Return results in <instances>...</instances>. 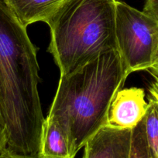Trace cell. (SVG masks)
<instances>
[{
  "label": "cell",
  "instance_id": "1",
  "mask_svg": "<svg viewBox=\"0 0 158 158\" xmlns=\"http://www.w3.org/2000/svg\"><path fill=\"white\" fill-rule=\"evenodd\" d=\"M37 48L6 0H0V109L7 130L6 149L40 157L44 123L38 84Z\"/></svg>",
  "mask_w": 158,
  "mask_h": 158
},
{
  "label": "cell",
  "instance_id": "2",
  "mask_svg": "<svg viewBox=\"0 0 158 158\" xmlns=\"http://www.w3.org/2000/svg\"><path fill=\"white\" fill-rule=\"evenodd\" d=\"M127 77L117 49L102 52L72 73L60 75L47 117L64 131L70 158L107 124L112 101Z\"/></svg>",
  "mask_w": 158,
  "mask_h": 158
},
{
  "label": "cell",
  "instance_id": "3",
  "mask_svg": "<svg viewBox=\"0 0 158 158\" xmlns=\"http://www.w3.org/2000/svg\"><path fill=\"white\" fill-rule=\"evenodd\" d=\"M117 0H69L46 21L48 51L60 75L72 73L101 53L117 49Z\"/></svg>",
  "mask_w": 158,
  "mask_h": 158
},
{
  "label": "cell",
  "instance_id": "4",
  "mask_svg": "<svg viewBox=\"0 0 158 158\" xmlns=\"http://www.w3.org/2000/svg\"><path fill=\"white\" fill-rule=\"evenodd\" d=\"M116 48L127 75L150 69L158 46V22L143 11L116 2Z\"/></svg>",
  "mask_w": 158,
  "mask_h": 158
},
{
  "label": "cell",
  "instance_id": "5",
  "mask_svg": "<svg viewBox=\"0 0 158 158\" xmlns=\"http://www.w3.org/2000/svg\"><path fill=\"white\" fill-rule=\"evenodd\" d=\"M148 108L142 88L119 89L110 105L107 124L133 130L144 118Z\"/></svg>",
  "mask_w": 158,
  "mask_h": 158
},
{
  "label": "cell",
  "instance_id": "6",
  "mask_svg": "<svg viewBox=\"0 0 158 158\" xmlns=\"http://www.w3.org/2000/svg\"><path fill=\"white\" fill-rule=\"evenodd\" d=\"M132 130L106 124L85 144L83 158H130Z\"/></svg>",
  "mask_w": 158,
  "mask_h": 158
},
{
  "label": "cell",
  "instance_id": "7",
  "mask_svg": "<svg viewBox=\"0 0 158 158\" xmlns=\"http://www.w3.org/2000/svg\"><path fill=\"white\" fill-rule=\"evenodd\" d=\"M69 0H6L20 23L27 28L37 22L46 23Z\"/></svg>",
  "mask_w": 158,
  "mask_h": 158
},
{
  "label": "cell",
  "instance_id": "8",
  "mask_svg": "<svg viewBox=\"0 0 158 158\" xmlns=\"http://www.w3.org/2000/svg\"><path fill=\"white\" fill-rule=\"evenodd\" d=\"M40 158H70L69 145L64 131L46 117L40 138Z\"/></svg>",
  "mask_w": 158,
  "mask_h": 158
},
{
  "label": "cell",
  "instance_id": "9",
  "mask_svg": "<svg viewBox=\"0 0 158 158\" xmlns=\"http://www.w3.org/2000/svg\"><path fill=\"white\" fill-rule=\"evenodd\" d=\"M146 138L152 157L158 158V102L149 98L148 108L144 117Z\"/></svg>",
  "mask_w": 158,
  "mask_h": 158
},
{
  "label": "cell",
  "instance_id": "10",
  "mask_svg": "<svg viewBox=\"0 0 158 158\" xmlns=\"http://www.w3.org/2000/svg\"><path fill=\"white\" fill-rule=\"evenodd\" d=\"M130 158H153L146 138L144 118L132 130Z\"/></svg>",
  "mask_w": 158,
  "mask_h": 158
},
{
  "label": "cell",
  "instance_id": "11",
  "mask_svg": "<svg viewBox=\"0 0 158 158\" xmlns=\"http://www.w3.org/2000/svg\"><path fill=\"white\" fill-rule=\"evenodd\" d=\"M7 143L8 137L6 125L0 109V154H2L5 150L7 148Z\"/></svg>",
  "mask_w": 158,
  "mask_h": 158
},
{
  "label": "cell",
  "instance_id": "12",
  "mask_svg": "<svg viewBox=\"0 0 158 158\" xmlns=\"http://www.w3.org/2000/svg\"><path fill=\"white\" fill-rule=\"evenodd\" d=\"M143 11L158 22V0H145Z\"/></svg>",
  "mask_w": 158,
  "mask_h": 158
},
{
  "label": "cell",
  "instance_id": "13",
  "mask_svg": "<svg viewBox=\"0 0 158 158\" xmlns=\"http://www.w3.org/2000/svg\"><path fill=\"white\" fill-rule=\"evenodd\" d=\"M155 80L150 86V94L153 99L158 102V77H154Z\"/></svg>",
  "mask_w": 158,
  "mask_h": 158
},
{
  "label": "cell",
  "instance_id": "14",
  "mask_svg": "<svg viewBox=\"0 0 158 158\" xmlns=\"http://www.w3.org/2000/svg\"><path fill=\"white\" fill-rule=\"evenodd\" d=\"M149 70L150 71V73H151V74L153 77H158V46L157 49H156V55H155L154 60H153V63Z\"/></svg>",
  "mask_w": 158,
  "mask_h": 158
},
{
  "label": "cell",
  "instance_id": "15",
  "mask_svg": "<svg viewBox=\"0 0 158 158\" xmlns=\"http://www.w3.org/2000/svg\"><path fill=\"white\" fill-rule=\"evenodd\" d=\"M0 158H40V157H26V156L19 155V154H13L10 151L6 149L2 154H0Z\"/></svg>",
  "mask_w": 158,
  "mask_h": 158
}]
</instances>
